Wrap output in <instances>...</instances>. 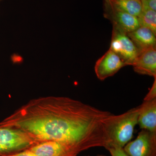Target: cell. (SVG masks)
I'll use <instances>...</instances> for the list:
<instances>
[{
  "label": "cell",
  "mask_w": 156,
  "mask_h": 156,
  "mask_svg": "<svg viewBox=\"0 0 156 156\" xmlns=\"http://www.w3.org/2000/svg\"><path fill=\"white\" fill-rule=\"evenodd\" d=\"M142 9L156 11V0H140Z\"/></svg>",
  "instance_id": "9a60e30c"
},
{
  "label": "cell",
  "mask_w": 156,
  "mask_h": 156,
  "mask_svg": "<svg viewBox=\"0 0 156 156\" xmlns=\"http://www.w3.org/2000/svg\"><path fill=\"white\" fill-rule=\"evenodd\" d=\"M116 9L137 17L142 11L140 0H106Z\"/></svg>",
  "instance_id": "7c38bea8"
},
{
  "label": "cell",
  "mask_w": 156,
  "mask_h": 156,
  "mask_svg": "<svg viewBox=\"0 0 156 156\" xmlns=\"http://www.w3.org/2000/svg\"><path fill=\"white\" fill-rule=\"evenodd\" d=\"M123 149L129 156H156V132L142 130Z\"/></svg>",
  "instance_id": "5b68a950"
},
{
  "label": "cell",
  "mask_w": 156,
  "mask_h": 156,
  "mask_svg": "<svg viewBox=\"0 0 156 156\" xmlns=\"http://www.w3.org/2000/svg\"><path fill=\"white\" fill-rule=\"evenodd\" d=\"M104 16L111 22L112 26L125 32H130L139 27L137 17L116 9L108 2H103Z\"/></svg>",
  "instance_id": "8992f818"
},
{
  "label": "cell",
  "mask_w": 156,
  "mask_h": 156,
  "mask_svg": "<svg viewBox=\"0 0 156 156\" xmlns=\"http://www.w3.org/2000/svg\"><path fill=\"white\" fill-rule=\"evenodd\" d=\"M112 115L70 98L47 96L30 101L0 122V127L20 129L38 143H64L80 153L108 146L105 126Z\"/></svg>",
  "instance_id": "6da1fadb"
},
{
  "label": "cell",
  "mask_w": 156,
  "mask_h": 156,
  "mask_svg": "<svg viewBox=\"0 0 156 156\" xmlns=\"http://www.w3.org/2000/svg\"><path fill=\"white\" fill-rule=\"evenodd\" d=\"M109 152L111 156H129L122 147H109L106 148Z\"/></svg>",
  "instance_id": "5bb4252c"
},
{
  "label": "cell",
  "mask_w": 156,
  "mask_h": 156,
  "mask_svg": "<svg viewBox=\"0 0 156 156\" xmlns=\"http://www.w3.org/2000/svg\"><path fill=\"white\" fill-rule=\"evenodd\" d=\"M127 34L139 52L148 48L156 47V35L146 27L140 26Z\"/></svg>",
  "instance_id": "8fae6325"
},
{
  "label": "cell",
  "mask_w": 156,
  "mask_h": 156,
  "mask_svg": "<svg viewBox=\"0 0 156 156\" xmlns=\"http://www.w3.org/2000/svg\"><path fill=\"white\" fill-rule=\"evenodd\" d=\"M131 66L137 73L156 78V47L139 52Z\"/></svg>",
  "instance_id": "9c48e42d"
},
{
  "label": "cell",
  "mask_w": 156,
  "mask_h": 156,
  "mask_svg": "<svg viewBox=\"0 0 156 156\" xmlns=\"http://www.w3.org/2000/svg\"><path fill=\"white\" fill-rule=\"evenodd\" d=\"M28 150L37 156H77L80 153L71 146L53 140L38 143Z\"/></svg>",
  "instance_id": "52a82bcc"
},
{
  "label": "cell",
  "mask_w": 156,
  "mask_h": 156,
  "mask_svg": "<svg viewBox=\"0 0 156 156\" xmlns=\"http://www.w3.org/2000/svg\"><path fill=\"white\" fill-rule=\"evenodd\" d=\"M8 156H37L28 149Z\"/></svg>",
  "instance_id": "e0dca14e"
},
{
  "label": "cell",
  "mask_w": 156,
  "mask_h": 156,
  "mask_svg": "<svg viewBox=\"0 0 156 156\" xmlns=\"http://www.w3.org/2000/svg\"><path fill=\"white\" fill-rule=\"evenodd\" d=\"M139 106L122 114H113L107 122L105 129L108 138L107 147H124L133 138L134 129L138 123ZM105 148V149H106Z\"/></svg>",
  "instance_id": "7a4b0ae2"
},
{
  "label": "cell",
  "mask_w": 156,
  "mask_h": 156,
  "mask_svg": "<svg viewBox=\"0 0 156 156\" xmlns=\"http://www.w3.org/2000/svg\"><path fill=\"white\" fill-rule=\"evenodd\" d=\"M137 124L142 130L156 132V98L144 101L139 106Z\"/></svg>",
  "instance_id": "30bf717a"
},
{
  "label": "cell",
  "mask_w": 156,
  "mask_h": 156,
  "mask_svg": "<svg viewBox=\"0 0 156 156\" xmlns=\"http://www.w3.org/2000/svg\"><path fill=\"white\" fill-rule=\"evenodd\" d=\"M137 17L140 26L149 29L156 35V11L142 9Z\"/></svg>",
  "instance_id": "4fadbf2b"
},
{
  "label": "cell",
  "mask_w": 156,
  "mask_h": 156,
  "mask_svg": "<svg viewBox=\"0 0 156 156\" xmlns=\"http://www.w3.org/2000/svg\"><path fill=\"white\" fill-rule=\"evenodd\" d=\"M127 66L119 56L109 49L96 61L95 71L97 78L101 81L114 75L122 68Z\"/></svg>",
  "instance_id": "ba28073f"
},
{
  "label": "cell",
  "mask_w": 156,
  "mask_h": 156,
  "mask_svg": "<svg viewBox=\"0 0 156 156\" xmlns=\"http://www.w3.org/2000/svg\"><path fill=\"white\" fill-rule=\"evenodd\" d=\"M154 83L148 93L146 95L144 101L152 100L156 98V78H154Z\"/></svg>",
  "instance_id": "2e32d148"
},
{
  "label": "cell",
  "mask_w": 156,
  "mask_h": 156,
  "mask_svg": "<svg viewBox=\"0 0 156 156\" xmlns=\"http://www.w3.org/2000/svg\"><path fill=\"white\" fill-rule=\"evenodd\" d=\"M38 143L24 131L11 127H0V156H8L28 149Z\"/></svg>",
  "instance_id": "3957f363"
},
{
  "label": "cell",
  "mask_w": 156,
  "mask_h": 156,
  "mask_svg": "<svg viewBox=\"0 0 156 156\" xmlns=\"http://www.w3.org/2000/svg\"><path fill=\"white\" fill-rule=\"evenodd\" d=\"M110 50L115 53L127 66H131L139 53L127 33L113 26Z\"/></svg>",
  "instance_id": "277c9868"
},
{
  "label": "cell",
  "mask_w": 156,
  "mask_h": 156,
  "mask_svg": "<svg viewBox=\"0 0 156 156\" xmlns=\"http://www.w3.org/2000/svg\"><path fill=\"white\" fill-rule=\"evenodd\" d=\"M3 1V0H0V2H1V1Z\"/></svg>",
  "instance_id": "ac0fdd59"
}]
</instances>
